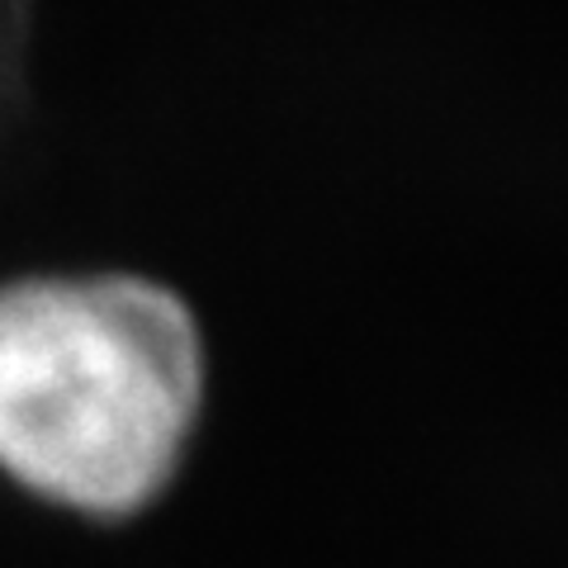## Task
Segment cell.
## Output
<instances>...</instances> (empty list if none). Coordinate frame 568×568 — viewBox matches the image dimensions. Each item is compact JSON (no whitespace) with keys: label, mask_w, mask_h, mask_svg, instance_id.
Segmentation results:
<instances>
[{"label":"cell","mask_w":568,"mask_h":568,"mask_svg":"<svg viewBox=\"0 0 568 568\" xmlns=\"http://www.w3.org/2000/svg\"><path fill=\"white\" fill-rule=\"evenodd\" d=\"M209 332L171 280L123 265L0 280V484L114 530L181 484L209 417Z\"/></svg>","instance_id":"obj_1"}]
</instances>
